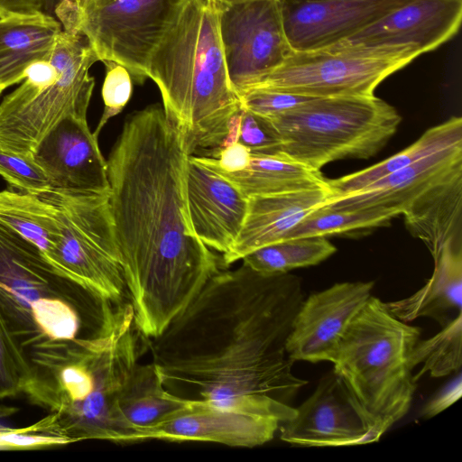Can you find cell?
<instances>
[{
  "label": "cell",
  "instance_id": "1",
  "mask_svg": "<svg viewBox=\"0 0 462 462\" xmlns=\"http://www.w3.org/2000/svg\"><path fill=\"white\" fill-rule=\"evenodd\" d=\"M300 280L243 264L217 272L158 337L149 339L162 386L203 401L264 415L281 424L308 381L292 372L286 341L304 300Z\"/></svg>",
  "mask_w": 462,
  "mask_h": 462
},
{
  "label": "cell",
  "instance_id": "2",
  "mask_svg": "<svg viewBox=\"0 0 462 462\" xmlns=\"http://www.w3.org/2000/svg\"><path fill=\"white\" fill-rule=\"evenodd\" d=\"M189 155L183 136L156 104L127 118L106 161L126 290L135 326L148 340L162 334L220 270L190 222Z\"/></svg>",
  "mask_w": 462,
  "mask_h": 462
},
{
  "label": "cell",
  "instance_id": "3",
  "mask_svg": "<svg viewBox=\"0 0 462 462\" xmlns=\"http://www.w3.org/2000/svg\"><path fill=\"white\" fill-rule=\"evenodd\" d=\"M131 303L116 304L95 336L49 343L26 353L31 377L23 391L51 412L43 429L69 443L132 442L134 427L120 400L140 364V339Z\"/></svg>",
  "mask_w": 462,
  "mask_h": 462
},
{
  "label": "cell",
  "instance_id": "4",
  "mask_svg": "<svg viewBox=\"0 0 462 462\" xmlns=\"http://www.w3.org/2000/svg\"><path fill=\"white\" fill-rule=\"evenodd\" d=\"M147 77L190 155L220 146L242 104L228 77L214 2L188 0L152 52Z\"/></svg>",
  "mask_w": 462,
  "mask_h": 462
},
{
  "label": "cell",
  "instance_id": "5",
  "mask_svg": "<svg viewBox=\"0 0 462 462\" xmlns=\"http://www.w3.org/2000/svg\"><path fill=\"white\" fill-rule=\"evenodd\" d=\"M112 304L0 223V312L25 354L49 343L95 336Z\"/></svg>",
  "mask_w": 462,
  "mask_h": 462
},
{
  "label": "cell",
  "instance_id": "6",
  "mask_svg": "<svg viewBox=\"0 0 462 462\" xmlns=\"http://www.w3.org/2000/svg\"><path fill=\"white\" fill-rule=\"evenodd\" d=\"M420 331L371 296L346 328L331 362L385 431L410 410L417 382L409 356Z\"/></svg>",
  "mask_w": 462,
  "mask_h": 462
},
{
  "label": "cell",
  "instance_id": "7",
  "mask_svg": "<svg viewBox=\"0 0 462 462\" xmlns=\"http://www.w3.org/2000/svg\"><path fill=\"white\" fill-rule=\"evenodd\" d=\"M259 118L278 142L280 153L319 171L337 160L373 157L402 120L393 106L374 95L315 97Z\"/></svg>",
  "mask_w": 462,
  "mask_h": 462
},
{
  "label": "cell",
  "instance_id": "8",
  "mask_svg": "<svg viewBox=\"0 0 462 462\" xmlns=\"http://www.w3.org/2000/svg\"><path fill=\"white\" fill-rule=\"evenodd\" d=\"M99 61L85 35L62 29L49 60L31 65L23 82L0 104V148L32 154L66 115L88 112Z\"/></svg>",
  "mask_w": 462,
  "mask_h": 462
},
{
  "label": "cell",
  "instance_id": "9",
  "mask_svg": "<svg viewBox=\"0 0 462 462\" xmlns=\"http://www.w3.org/2000/svg\"><path fill=\"white\" fill-rule=\"evenodd\" d=\"M40 195L55 207L59 223L49 260L103 299L122 303L127 290L109 194L50 189Z\"/></svg>",
  "mask_w": 462,
  "mask_h": 462
},
{
  "label": "cell",
  "instance_id": "10",
  "mask_svg": "<svg viewBox=\"0 0 462 462\" xmlns=\"http://www.w3.org/2000/svg\"><path fill=\"white\" fill-rule=\"evenodd\" d=\"M188 0H88L73 32L87 37L98 60L124 66L143 84L150 59Z\"/></svg>",
  "mask_w": 462,
  "mask_h": 462
},
{
  "label": "cell",
  "instance_id": "11",
  "mask_svg": "<svg viewBox=\"0 0 462 462\" xmlns=\"http://www.w3.org/2000/svg\"><path fill=\"white\" fill-rule=\"evenodd\" d=\"M414 59L291 50L279 67L244 91L263 88L310 97H371L382 81Z\"/></svg>",
  "mask_w": 462,
  "mask_h": 462
},
{
  "label": "cell",
  "instance_id": "12",
  "mask_svg": "<svg viewBox=\"0 0 462 462\" xmlns=\"http://www.w3.org/2000/svg\"><path fill=\"white\" fill-rule=\"evenodd\" d=\"M216 5L228 77L239 96L279 67L291 49L277 0H243Z\"/></svg>",
  "mask_w": 462,
  "mask_h": 462
},
{
  "label": "cell",
  "instance_id": "13",
  "mask_svg": "<svg viewBox=\"0 0 462 462\" xmlns=\"http://www.w3.org/2000/svg\"><path fill=\"white\" fill-rule=\"evenodd\" d=\"M279 426L280 439L304 447H346L378 441L385 432L334 371Z\"/></svg>",
  "mask_w": 462,
  "mask_h": 462
},
{
  "label": "cell",
  "instance_id": "14",
  "mask_svg": "<svg viewBox=\"0 0 462 462\" xmlns=\"http://www.w3.org/2000/svg\"><path fill=\"white\" fill-rule=\"evenodd\" d=\"M462 0H411L350 38L324 50L415 58L458 32Z\"/></svg>",
  "mask_w": 462,
  "mask_h": 462
},
{
  "label": "cell",
  "instance_id": "15",
  "mask_svg": "<svg viewBox=\"0 0 462 462\" xmlns=\"http://www.w3.org/2000/svg\"><path fill=\"white\" fill-rule=\"evenodd\" d=\"M44 171L51 189L110 194L107 163L97 136L87 121V112L63 116L32 152Z\"/></svg>",
  "mask_w": 462,
  "mask_h": 462
},
{
  "label": "cell",
  "instance_id": "16",
  "mask_svg": "<svg viewBox=\"0 0 462 462\" xmlns=\"http://www.w3.org/2000/svg\"><path fill=\"white\" fill-rule=\"evenodd\" d=\"M281 423L271 417L203 401H186L163 420L134 429L132 442L145 439L203 441L254 448L274 437Z\"/></svg>",
  "mask_w": 462,
  "mask_h": 462
},
{
  "label": "cell",
  "instance_id": "17",
  "mask_svg": "<svg viewBox=\"0 0 462 462\" xmlns=\"http://www.w3.org/2000/svg\"><path fill=\"white\" fill-rule=\"evenodd\" d=\"M411 0H277L293 51L324 50L346 40Z\"/></svg>",
  "mask_w": 462,
  "mask_h": 462
},
{
  "label": "cell",
  "instance_id": "18",
  "mask_svg": "<svg viewBox=\"0 0 462 462\" xmlns=\"http://www.w3.org/2000/svg\"><path fill=\"white\" fill-rule=\"evenodd\" d=\"M374 282L335 283L304 299L286 341L292 361L332 362L350 322L372 296Z\"/></svg>",
  "mask_w": 462,
  "mask_h": 462
},
{
  "label": "cell",
  "instance_id": "19",
  "mask_svg": "<svg viewBox=\"0 0 462 462\" xmlns=\"http://www.w3.org/2000/svg\"><path fill=\"white\" fill-rule=\"evenodd\" d=\"M187 203L193 230L208 248L225 254L244 225L248 198L216 171L189 155Z\"/></svg>",
  "mask_w": 462,
  "mask_h": 462
},
{
  "label": "cell",
  "instance_id": "20",
  "mask_svg": "<svg viewBox=\"0 0 462 462\" xmlns=\"http://www.w3.org/2000/svg\"><path fill=\"white\" fill-rule=\"evenodd\" d=\"M328 198V190L317 189L248 198L242 229L230 250L223 254L229 265L247 254L285 240L288 234Z\"/></svg>",
  "mask_w": 462,
  "mask_h": 462
},
{
  "label": "cell",
  "instance_id": "21",
  "mask_svg": "<svg viewBox=\"0 0 462 462\" xmlns=\"http://www.w3.org/2000/svg\"><path fill=\"white\" fill-rule=\"evenodd\" d=\"M459 165H462V144L425 157L359 191L328 198L321 206L337 210L382 206L396 208L402 215L422 192Z\"/></svg>",
  "mask_w": 462,
  "mask_h": 462
},
{
  "label": "cell",
  "instance_id": "22",
  "mask_svg": "<svg viewBox=\"0 0 462 462\" xmlns=\"http://www.w3.org/2000/svg\"><path fill=\"white\" fill-rule=\"evenodd\" d=\"M402 215L432 257L448 244L462 245V165L422 192Z\"/></svg>",
  "mask_w": 462,
  "mask_h": 462
},
{
  "label": "cell",
  "instance_id": "23",
  "mask_svg": "<svg viewBox=\"0 0 462 462\" xmlns=\"http://www.w3.org/2000/svg\"><path fill=\"white\" fill-rule=\"evenodd\" d=\"M433 260V273L424 286L407 298L384 302L403 322L426 317L443 327L462 313V245L448 244Z\"/></svg>",
  "mask_w": 462,
  "mask_h": 462
},
{
  "label": "cell",
  "instance_id": "24",
  "mask_svg": "<svg viewBox=\"0 0 462 462\" xmlns=\"http://www.w3.org/2000/svg\"><path fill=\"white\" fill-rule=\"evenodd\" d=\"M61 32L60 21L43 12L0 17V87L21 82L31 65L49 60Z\"/></svg>",
  "mask_w": 462,
  "mask_h": 462
},
{
  "label": "cell",
  "instance_id": "25",
  "mask_svg": "<svg viewBox=\"0 0 462 462\" xmlns=\"http://www.w3.org/2000/svg\"><path fill=\"white\" fill-rule=\"evenodd\" d=\"M209 168L229 180L247 198L317 189H328L327 179L320 171L287 158L282 153L252 154L249 166L237 172Z\"/></svg>",
  "mask_w": 462,
  "mask_h": 462
},
{
  "label": "cell",
  "instance_id": "26",
  "mask_svg": "<svg viewBox=\"0 0 462 462\" xmlns=\"http://www.w3.org/2000/svg\"><path fill=\"white\" fill-rule=\"evenodd\" d=\"M462 144V118L452 116L429 128L412 144L400 152L364 170L327 180L328 198L365 189L372 183L445 149Z\"/></svg>",
  "mask_w": 462,
  "mask_h": 462
},
{
  "label": "cell",
  "instance_id": "27",
  "mask_svg": "<svg viewBox=\"0 0 462 462\" xmlns=\"http://www.w3.org/2000/svg\"><path fill=\"white\" fill-rule=\"evenodd\" d=\"M0 223L38 246L46 256L59 236L56 208L42 195L0 191Z\"/></svg>",
  "mask_w": 462,
  "mask_h": 462
},
{
  "label": "cell",
  "instance_id": "28",
  "mask_svg": "<svg viewBox=\"0 0 462 462\" xmlns=\"http://www.w3.org/2000/svg\"><path fill=\"white\" fill-rule=\"evenodd\" d=\"M185 403L162 386L153 364L150 363L138 365L119 406L125 420L135 429L159 422Z\"/></svg>",
  "mask_w": 462,
  "mask_h": 462
},
{
  "label": "cell",
  "instance_id": "29",
  "mask_svg": "<svg viewBox=\"0 0 462 462\" xmlns=\"http://www.w3.org/2000/svg\"><path fill=\"white\" fill-rule=\"evenodd\" d=\"M400 215L398 209L382 206L352 210H337L320 206L305 217L285 240L356 234L389 226L392 219Z\"/></svg>",
  "mask_w": 462,
  "mask_h": 462
},
{
  "label": "cell",
  "instance_id": "30",
  "mask_svg": "<svg viewBox=\"0 0 462 462\" xmlns=\"http://www.w3.org/2000/svg\"><path fill=\"white\" fill-rule=\"evenodd\" d=\"M327 237L310 236L282 240L247 254L242 260L254 271L263 274L285 273L316 265L336 252Z\"/></svg>",
  "mask_w": 462,
  "mask_h": 462
},
{
  "label": "cell",
  "instance_id": "31",
  "mask_svg": "<svg viewBox=\"0 0 462 462\" xmlns=\"http://www.w3.org/2000/svg\"><path fill=\"white\" fill-rule=\"evenodd\" d=\"M441 328L433 337L419 339L410 354V368L413 370L421 365L420 370L413 374L415 382L426 373L432 377H443L461 367L462 313Z\"/></svg>",
  "mask_w": 462,
  "mask_h": 462
},
{
  "label": "cell",
  "instance_id": "32",
  "mask_svg": "<svg viewBox=\"0 0 462 462\" xmlns=\"http://www.w3.org/2000/svg\"><path fill=\"white\" fill-rule=\"evenodd\" d=\"M30 377L31 365L27 356L0 312V399L23 393Z\"/></svg>",
  "mask_w": 462,
  "mask_h": 462
},
{
  "label": "cell",
  "instance_id": "33",
  "mask_svg": "<svg viewBox=\"0 0 462 462\" xmlns=\"http://www.w3.org/2000/svg\"><path fill=\"white\" fill-rule=\"evenodd\" d=\"M0 176L20 191L40 195L51 189L44 171L32 154L0 148Z\"/></svg>",
  "mask_w": 462,
  "mask_h": 462
},
{
  "label": "cell",
  "instance_id": "34",
  "mask_svg": "<svg viewBox=\"0 0 462 462\" xmlns=\"http://www.w3.org/2000/svg\"><path fill=\"white\" fill-rule=\"evenodd\" d=\"M103 63L106 67L102 86L104 111L94 132L97 136L107 121L123 110L133 92L132 77L124 66L114 61Z\"/></svg>",
  "mask_w": 462,
  "mask_h": 462
},
{
  "label": "cell",
  "instance_id": "35",
  "mask_svg": "<svg viewBox=\"0 0 462 462\" xmlns=\"http://www.w3.org/2000/svg\"><path fill=\"white\" fill-rule=\"evenodd\" d=\"M242 109L259 117H271L287 112L315 98L282 91L253 88L239 95Z\"/></svg>",
  "mask_w": 462,
  "mask_h": 462
},
{
  "label": "cell",
  "instance_id": "36",
  "mask_svg": "<svg viewBox=\"0 0 462 462\" xmlns=\"http://www.w3.org/2000/svg\"><path fill=\"white\" fill-rule=\"evenodd\" d=\"M67 444L66 439L43 430L39 421L17 429L0 426V450L41 449Z\"/></svg>",
  "mask_w": 462,
  "mask_h": 462
},
{
  "label": "cell",
  "instance_id": "37",
  "mask_svg": "<svg viewBox=\"0 0 462 462\" xmlns=\"http://www.w3.org/2000/svg\"><path fill=\"white\" fill-rule=\"evenodd\" d=\"M238 142L254 155H276L279 143L263 121L251 112L242 109Z\"/></svg>",
  "mask_w": 462,
  "mask_h": 462
},
{
  "label": "cell",
  "instance_id": "38",
  "mask_svg": "<svg viewBox=\"0 0 462 462\" xmlns=\"http://www.w3.org/2000/svg\"><path fill=\"white\" fill-rule=\"evenodd\" d=\"M206 166L226 172H237L246 169L251 162L252 153L248 147L236 142L226 147L211 152V156H194Z\"/></svg>",
  "mask_w": 462,
  "mask_h": 462
},
{
  "label": "cell",
  "instance_id": "39",
  "mask_svg": "<svg viewBox=\"0 0 462 462\" xmlns=\"http://www.w3.org/2000/svg\"><path fill=\"white\" fill-rule=\"evenodd\" d=\"M462 394V378L459 373L448 384L439 390L424 406L422 415L430 419L456 402Z\"/></svg>",
  "mask_w": 462,
  "mask_h": 462
},
{
  "label": "cell",
  "instance_id": "40",
  "mask_svg": "<svg viewBox=\"0 0 462 462\" xmlns=\"http://www.w3.org/2000/svg\"><path fill=\"white\" fill-rule=\"evenodd\" d=\"M47 0H0V17L32 15L43 12Z\"/></svg>",
  "mask_w": 462,
  "mask_h": 462
},
{
  "label": "cell",
  "instance_id": "41",
  "mask_svg": "<svg viewBox=\"0 0 462 462\" xmlns=\"http://www.w3.org/2000/svg\"><path fill=\"white\" fill-rule=\"evenodd\" d=\"M55 14L62 25V29L72 31L79 9L88 0H55Z\"/></svg>",
  "mask_w": 462,
  "mask_h": 462
},
{
  "label": "cell",
  "instance_id": "42",
  "mask_svg": "<svg viewBox=\"0 0 462 462\" xmlns=\"http://www.w3.org/2000/svg\"><path fill=\"white\" fill-rule=\"evenodd\" d=\"M241 112H239L232 116V118L230 119L229 124H228L227 134H226V137L224 138L220 146L216 150H219L221 148L226 147L230 144H233V143L238 142L240 123H241ZM216 150H214V151H216Z\"/></svg>",
  "mask_w": 462,
  "mask_h": 462
},
{
  "label": "cell",
  "instance_id": "43",
  "mask_svg": "<svg viewBox=\"0 0 462 462\" xmlns=\"http://www.w3.org/2000/svg\"><path fill=\"white\" fill-rule=\"evenodd\" d=\"M18 409L11 406H0V420L10 417L15 412H17Z\"/></svg>",
  "mask_w": 462,
  "mask_h": 462
},
{
  "label": "cell",
  "instance_id": "44",
  "mask_svg": "<svg viewBox=\"0 0 462 462\" xmlns=\"http://www.w3.org/2000/svg\"><path fill=\"white\" fill-rule=\"evenodd\" d=\"M216 4H227V3H234V2H238V1H243V0H210Z\"/></svg>",
  "mask_w": 462,
  "mask_h": 462
},
{
  "label": "cell",
  "instance_id": "45",
  "mask_svg": "<svg viewBox=\"0 0 462 462\" xmlns=\"http://www.w3.org/2000/svg\"><path fill=\"white\" fill-rule=\"evenodd\" d=\"M3 90L4 89L0 87V95L2 94Z\"/></svg>",
  "mask_w": 462,
  "mask_h": 462
},
{
  "label": "cell",
  "instance_id": "46",
  "mask_svg": "<svg viewBox=\"0 0 462 462\" xmlns=\"http://www.w3.org/2000/svg\"><path fill=\"white\" fill-rule=\"evenodd\" d=\"M88 1H87V2H88Z\"/></svg>",
  "mask_w": 462,
  "mask_h": 462
}]
</instances>
